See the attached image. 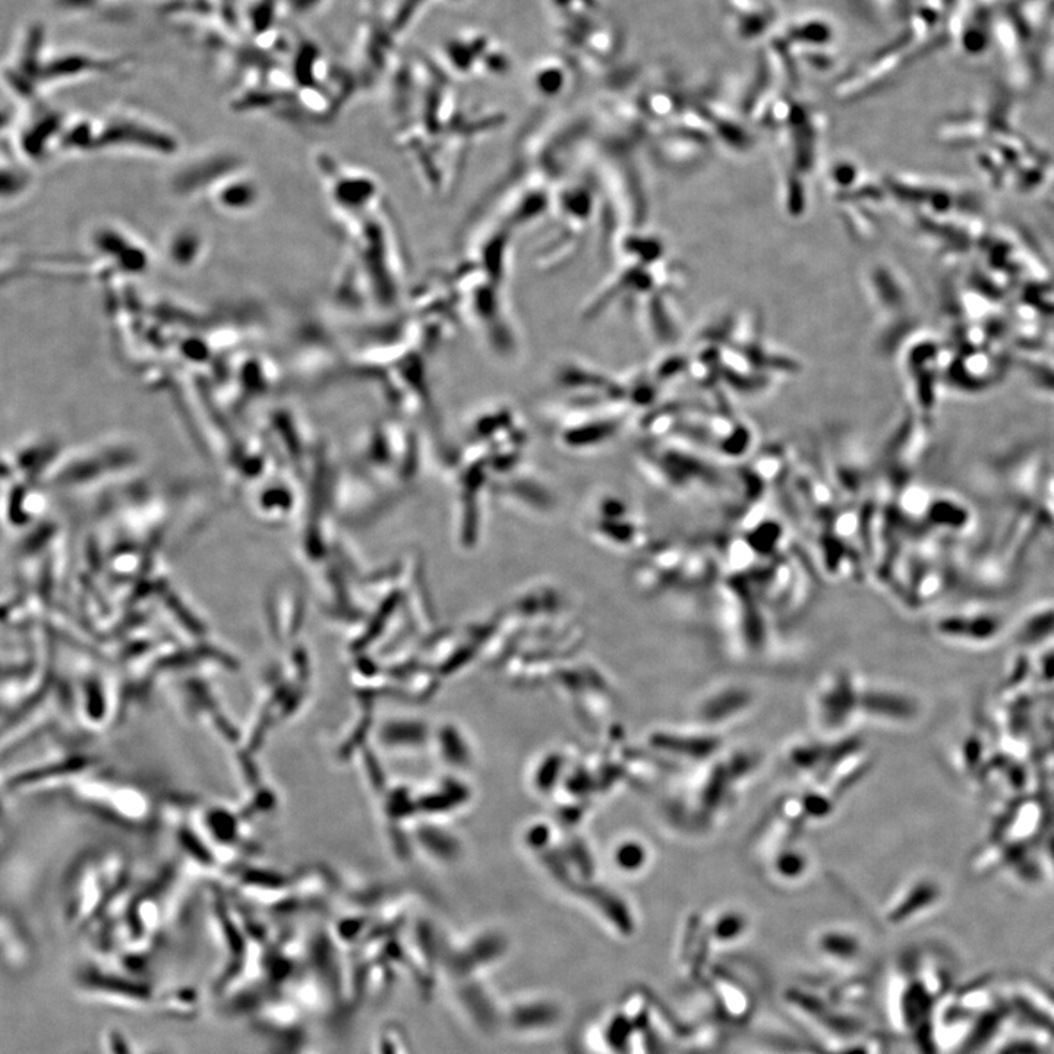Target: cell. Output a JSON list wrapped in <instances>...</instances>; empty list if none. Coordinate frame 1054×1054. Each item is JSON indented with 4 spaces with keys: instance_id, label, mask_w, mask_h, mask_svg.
Wrapping results in <instances>:
<instances>
[{
    "instance_id": "cell-4",
    "label": "cell",
    "mask_w": 1054,
    "mask_h": 1054,
    "mask_svg": "<svg viewBox=\"0 0 1054 1054\" xmlns=\"http://www.w3.org/2000/svg\"><path fill=\"white\" fill-rule=\"evenodd\" d=\"M713 994H716L713 996L715 1003L728 1022L743 1024L749 1021L753 1012V999L743 987L734 981H716V986L713 984Z\"/></svg>"
},
{
    "instance_id": "cell-2",
    "label": "cell",
    "mask_w": 1054,
    "mask_h": 1054,
    "mask_svg": "<svg viewBox=\"0 0 1054 1054\" xmlns=\"http://www.w3.org/2000/svg\"><path fill=\"white\" fill-rule=\"evenodd\" d=\"M450 996L451 1003L456 1006L460 1016L465 1018L467 1024L484 1035H495L503 1033V1002L504 997L494 996L485 989L466 987L459 989Z\"/></svg>"
},
{
    "instance_id": "cell-3",
    "label": "cell",
    "mask_w": 1054,
    "mask_h": 1054,
    "mask_svg": "<svg viewBox=\"0 0 1054 1054\" xmlns=\"http://www.w3.org/2000/svg\"><path fill=\"white\" fill-rule=\"evenodd\" d=\"M121 65V61H102V59L85 55H69L41 69L40 75L53 80V78L80 77V75L96 74V72L106 74V72H115L116 69L119 71Z\"/></svg>"
},
{
    "instance_id": "cell-6",
    "label": "cell",
    "mask_w": 1054,
    "mask_h": 1054,
    "mask_svg": "<svg viewBox=\"0 0 1054 1054\" xmlns=\"http://www.w3.org/2000/svg\"><path fill=\"white\" fill-rule=\"evenodd\" d=\"M371 1054H412L405 1028L396 1022L381 1025L372 1041Z\"/></svg>"
},
{
    "instance_id": "cell-5",
    "label": "cell",
    "mask_w": 1054,
    "mask_h": 1054,
    "mask_svg": "<svg viewBox=\"0 0 1054 1054\" xmlns=\"http://www.w3.org/2000/svg\"><path fill=\"white\" fill-rule=\"evenodd\" d=\"M157 1009L173 1019H188L197 1015L200 997L191 989L175 990L157 1000Z\"/></svg>"
},
{
    "instance_id": "cell-1",
    "label": "cell",
    "mask_w": 1054,
    "mask_h": 1054,
    "mask_svg": "<svg viewBox=\"0 0 1054 1054\" xmlns=\"http://www.w3.org/2000/svg\"><path fill=\"white\" fill-rule=\"evenodd\" d=\"M567 1009L563 1000L548 993H522L504 997L503 1034L517 1040H542L563 1028Z\"/></svg>"
}]
</instances>
